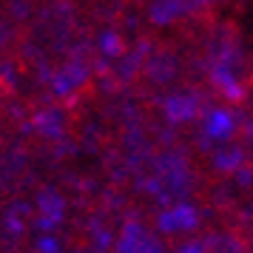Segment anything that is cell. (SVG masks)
<instances>
[{
	"label": "cell",
	"instance_id": "ba28073f",
	"mask_svg": "<svg viewBox=\"0 0 253 253\" xmlns=\"http://www.w3.org/2000/svg\"><path fill=\"white\" fill-rule=\"evenodd\" d=\"M179 253H202V248H199V245H188V248H182Z\"/></svg>",
	"mask_w": 253,
	"mask_h": 253
},
{
	"label": "cell",
	"instance_id": "8992f818",
	"mask_svg": "<svg viewBox=\"0 0 253 253\" xmlns=\"http://www.w3.org/2000/svg\"><path fill=\"white\" fill-rule=\"evenodd\" d=\"M103 51H105V54H117V51H120V37L105 35L103 37Z\"/></svg>",
	"mask_w": 253,
	"mask_h": 253
},
{
	"label": "cell",
	"instance_id": "5b68a950",
	"mask_svg": "<svg viewBox=\"0 0 253 253\" xmlns=\"http://www.w3.org/2000/svg\"><path fill=\"white\" fill-rule=\"evenodd\" d=\"M194 108H196V103H194V97H176V100H168V117L171 120H188V117L194 114Z\"/></svg>",
	"mask_w": 253,
	"mask_h": 253
},
{
	"label": "cell",
	"instance_id": "52a82bcc",
	"mask_svg": "<svg viewBox=\"0 0 253 253\" xmlns=\"http://www.w3.org/2000/svg\"><path fill=\"white\" fill-rule=\"evenodd\" d=\"M40 248H43V253H57V245L54 242H43Z\"/></svg>",
	"mask_w": 253,
	"mask_h": 253
},
{
	"label": "cell",
	"instance_id": "9c48e42d",
	"mask_svg": "<svg viewBox=\"0 0 253 253\" xmlns=\"http://www.w3.org/2000/svg\"><path fill=\"white\" fill-rule=\"evenodd\" d=\"M251 137H253V123H251Z\"/></svg>",
	"mask_w": 253,
	"mask_h": 253
},
{
	"label": "cell",
	"instance_id": "277c9868",
	"mask_svg": "<svg viewBox=\"0 0 253 253\" xmlns=\"http://www.w3.org/2000/svg\"><path fill=\"white\" fill-rule=\"evenodd\" d=\"M213 80H216V85L222 88V94H228L230 100H242V85H239V80L233 77L230 69H225V66L213 69Z\"/></svg>",
	"mask_w": 253,
	"mask_h": 253
},
{
	"label": "cell",
	"instance_id": "6da1fadb",
	"mask_svg": "<svg viewBox=\"0 0 253 253\" xmlns=\"http://www.w3.org/2000/svg\"><path fill=\"white\" fill-rule=\"evenodd\" d=\"M196 219H199V213L194 211V205H173L160 213V228L165 233L191 230V228H196Z\"/></svg>",
	"mask_w": 253,
	"mask_h": 253
},
{
	"label": "cell",
	"instance_id": "3957f363",
	"mask_svg": "<svg viewBox=\"0 0 253 253\" xmlns=\"http://www.w3.org/2000/svg\"><path fill=\"white\" fill-rule=\"evenodd\" d=\"M205 134L211 139H228L233 134V117L228 111H222V108H213L211 114L205 117Z\"/></svg>",
	"mask_w": 253,
	"mask_h": 253
},
{
	"label": "cell",
	"instance_id": "7a4b0ae2",
	"mask_svg": "<svg viewBox=\"0 0 253 253\" xmlns=\"http://www.w3.org/2000/svg\"><path fill=\"white\" fill-rule=\"evenodd\" d=\"M120 253H162V251L151 242V236H145L139 230V225H131L126 230V236L120 239Z\"/></svg>",
	"mask_w": 253,
	"mask_h": 253
}]
</instances>
